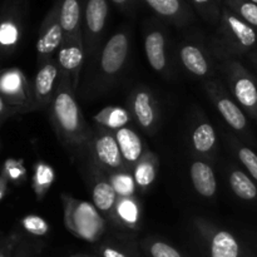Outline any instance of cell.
<instances>
[{
    "label": "cell",
    "mask_w": 257,
    "mask_h": 257,
    "mask_svg": "<svg viewBox=\"0 0 257 257\" xmlns=\"http://www.w3.org/2000/svg\"><path fill=\"white\" fill-rule=\"evenodd\" d=\"M195 226L207 245L210 257H242L241 243L231 232L205 218H196Z\"/></svg>",
    "instance_id": "obj_12"
},
{
    "label": "cell",
    "mask_w": 257,
    "mask_h": 257,
    "mask_svg": "<svg viewBox=\"0 0 257 257\" xmlns=\"http://www.w3.org/2000/svg\"><path fill=\"white\" fill-rule=\"evenodd\" d=\"M251 59H252L253 65H255V68L257 69V53H253V54L251 55Z\"/></svg>",
    "instance_id": "obj_40"
},
{
    "label": "cell",
    "mask_w": 257,
    "mask_h": 257,
    "mask_svg": "<svg viewBox=\"0 0 257 257\" xmlns=\"http://www.w3.org/2000/svg\"><path fill=\"white\" fill-rule=\"evenodd\" d=\"M220 69L233 99L257 122V77L248 72L237 58L221 59Z\"/></svg>",
    "instance_id": "obj_5"
},
{
    "label": "cell",
    "mask_w": 257,
    "mask_h": 257,
    "mask_svg": "<svg viewBox=\"0 0 257 257\" xmlns=\"http://www.w3.org/2000/svg\"><path fill=\"white\" fill-rule=\"evenodd\" d=\"M161 19L176 25L185 27L192 20V10L186 0H142Z\"/></svg>",
    "instance_id": "obj_18"
},
{
    "label": "cell",
    "mask_w": 257,
    "mask_h": 257,
    "mask_svg": "<svg viewBox=\"0 0 257 257\" xmlns=\"http://www.w3.org/2000/svg\"><path fill=\"white\" fill-rule=\"evenodd\" d=\"M59 79L60 70L57 60H48L44 64L39 65L34 83H33L37 109L50 107L55 92H57L58 84H59Z\"/></svg>",
    "instance_id": "obj_14"
},
{
    "label": "cell",
    "mask_w": 257,
    "mask_h": 257,
    "mask_svg": "<svg viewBox=\"0 0 257 257\" xmlns=\"http://www.w3.org/2000/svg\"><path fill=\"white\" fill-rule=\"evenodd\" d=\"M158 165H160V160L157 155L150 150L146 151L145 155L132 170L136 185L140 190H148L155 183L158 173Z\"/></svg>",
    "instance_id": "obj_25"
},
{
    "label": "cell",
    "mask_w": 257,
    "mask_h": 257,
    "mask_svg": "<svg viewBox=\"0 0 257 257\" xmlns=\"http://www.w3.org/2000/svg\"><path fill=\"white\" fill-rule=\"evenodd\" d=\"M55 180V172L52 166L39 161L34 167L32 186L38 200H43Z\"/></svg>",
    "instance_id": "obj_27"
},
{
    "label": "cell",
    "mask_w": 257,
    "mask_h": 257,
    "mask_svg": "<svg viewBox=\"0 0 257 257\" xmlns=\"http://www.w3.org/2000/svg\"><path fill=\"white\" fill-rule=\"evenodd\" d=\"M72 257H95V256H88V255H83V253H77V255H73Z\"/></svg>",
    "instance_id": "obj_41"
},
{
    "label": "cell",
    "mask_w": 257,
    "mask_h": 257,
    "mask_svg": "<svg viewBox=\"0 0 257 257\" xmlns=\"http://www.w3.org/2000/svg\"><path fill=\"white\" fill-rule=\"evenodd\" d=\"M13 114H17V112H15L12 107H9V105L7 104V102L3 99L2 95H0V120L5 119V118H8L9 115Z\"/></svg>",
    "instance_id": "obj_38"
},
{
    "label": "cell",
    "mask_w": 257,
    "mask_h": 257,
    "mask_svg": "<svg viewBox=\"0 0 257 257\" xmlns=\"http://www.w3.org/2000/svg\"><path fill=\"white\" fill-rule=\"evenodd\" d=\"M110 185L114 188L118 197H130L135 196L136 185L135 177L131 171H122V172H113L108 175Z\"/></svg>",
    "instance_id": "obj_31"
},
{
    "label": "cell",
    "mask_w": 257,
    "mask_h": 257,
    "mask_svg": "<svg viewBox=\"0 0 257 257\" xmlns=\"http://www.w3.org/2000/svg\"><path fill=\"white\" fill-rule=\"evenodd\" d=\"M85 49L83 33L79 32L72 37H64L62 47L57 54V63L60 74L69 78L73 89L77 90L80 80L83 63H84Z\"/></svg>",
    "instance_id": "obj_13"
},
{
    "label": "cell",
    "mask_w": 257,
    "mask_h": 257,
    "mask_svg": "<svg viewBox=\"0 0 257 257\" xmlns=\"http://www.w3.org/2000/svg\"><path fill=\"white\" fill-rule=\"evenodd\" d=\"M190 177L193 188L200 196L212 198L217 192V180L212 166L206 161H193L190 167Z\"/></svg>",
    "instance_id": "obj_21"
},
{
    "label": "cell",
    "mask_w": 257,
    "mask_h": 257,
    "mask_svg": "<svg viewBox=\"0 0 257 257\" xmlns=\"http://www.w3.org/2000/svg\"><path fill=\"white\" fill-rule=\"evenodd\" d=\"M196 12L210 24L217 25L221 19L223 0H190Z\"/></svg>",
    "instance_id": "obj_30"
},
{
    "label": "cell",
    "mask_w": 257,
    "mask_h": 257,
    "mask_svg": "<svg viewBox=\"0 0 257 257\" xmlns=\"http://www.w3.org/2000/svg\"><path fill=\"white\" fill-rule=\"evenodd\" d=\"M64 225L75 237L87 242H95L105 231L104 216L93 203L78 200L72 196L62 195Z\"/></svg>",
    "instance_id": "obj_3"
},
{
    "label": "cell",
    "mask_w": 257,
    "mask_h": 257,
    "mask_svg": "<svg viewBox=\"0 0 257 257\" xmlns=\"http://www.w3.org/2000/svg\"><path fill=\"white\" fill-rule=\"evenodd\" d=\"M190 142L193 152L197 156L206 158L213 157L217 150V135L213 125L207 120L198 122L191 133Z\"/></svg>",
    "instance_id": "obj_22"
},
{
    "label": "cell",
    "mask_w": 257,
    "mask_h": 257,
    "mask_svg": "<svg viewBox=\"0 0 257 257\" xmlns=\"http://www.w3.org/2000/svg\"><path fill=\"white\" fill-rule=\"evenodd\" d=\"M108 14H109L108 0H84L82 33L85 55L89 59L94 58L102 43Z\"/></svg>",
    "instance_id": "obj_8"
},
{
    "label": "cell",
    "mask_w": 257,
    "mask_h": 257,
    "mask_svg": "<svg viewBox=\"0 0 257 257\" xmlns=\"http://www.w3.org/2000/svg\"><path fill=\"white\" fill-rule=\"evenodd\" d=\"M7 181H12V182H22L27 177V170H25L24 165L20 160H14V158H9L7 162L3 166V176Z\"/></svg>",
    "instance_id": "obj_35"
},
{
    "label": "cell",
    "mask_w": 257,
    "mask_h": 257,
    "mask_svg": "<svg viewBox=\"0 0 257 257\" xmlns=\"http://www.w3.org/2000/svg\"><path fill=\"white\" fill-rule=\"evenodd\" d=\"M146 248L151 257H186L177 248L161 240L147 241Z\"/></svg>",
    "instance_id": "obj_34"
},
{
    "label": "cell",
    "mask_w": 257,
    "mask_h": 257,
    "mask_svg": "<svg viewBox=\"0 0 257 257\" xmlns=\"http://www.w3.org/2000/svg\"><path fill=\"white\" fill-rule=\"evenodd\" d=\"M257 45V30L223 5L211 52L218 58H237L248 54Z\"/></svg>",
    "instance_id": "obj_2"
},
{
    "label": "cell",
    "mask_w": 257,
    "mask_h": 257,
    "mask_svg": "<svg viewBox=\"0 0 257 257\" xmlns=\"http://www.w3.org/2000/svg\"><path fill=\"white\" fill-rule=\"evenodd\" d=\"M84 0H59V19L64 37L82 32Z\"/></svg>",
    "instance_id": "obj_23"
},
{
    "label": "cell",
    "mask_w": 257,
    "mask_h": 257,
    "mask_svg": "<svg viewBox=\"0 0 257 257\" xmlns=\"http://www.w3.org/2000/svg\"><path fill=\"white\" fill-rule=\"evenodd\" d=\"M100 257H128L119 248L113 247V246L104 245L100 247Z\"/></svg>",
    "instance_id": "obj_36"
},
{
    "label": "cell",
    "mask_w": 257,
    "mask_h": 257,
    "mask_svg": "<svg viewBox=\"0 0 257 257\" xmlns=\"http://www.w3.org/2000/svg\"><path fill=\"white\" fill-rule=\"evenodd\" d=\"M109 2H112L115 7L119 8L123 12L130 13L131 14V13H133V10H135L137 0H109Z\"/></svg>",
    "instance_id": "obj_37"
},
{
    "label": "cell",
    "mask_w": 257,
    "mask_h": 257,
    "mask_svg": "<svg viewBox=\"0 0 257 257\" xmlns=\"http://www.w3.org/2000/svg\"><path fill=\"white\" fill-rule=\"evenodd\" d=\"M20 39V29L17 22L12 19L0 23V47L4 49H13L17 47Z\"/></svg>",
    "instance_id": "obj_32"
},
{
    "label": "cell",
    "mask_w": 257,
    "mask_h": 257,
    "mask_svg": "<svg viewBox=\"0 0 257 257\" xmlns=\"http://www.w3.org/2000/svg\"><path fill=\"white\" fill-rule=\"evenodd\" d=\"M20 225L27 231L28 233L37 237H42V236L48 235L50 232V225L44 220L43 217L38 215H28L22 218Z\"/></svg>",
    "instance_id": "obj_33"
},
{
    "label": "cell",
    "mask_w": 257,
    "mask_h": 257,
    "mask_svg": "<svg viewBox=\"0 0 257 257\" xmlns=\"http://www.w3.org/2000/svg\"><path fill=\"white\" fill-rule=\"evenodd\" d=\"M145 53L148 64L155 72H167V37L161 27L148 28L145 34Z\"/></svg>",
    "instance_id": "obj_17"
},
{
    "label": "cell",
    "mask_w": 257,
    "mask_h": 257,
    "mask_svg": "<svg viewBox=\"0 0 257 257\" xmlns=\"http://www.w3.org/2000/svg\"><path fill=\"white\" fill-rule=\"evenodd\" d=\"M74 93L69 78L60 74L57 92L49 107L50 119L63 143L72 147H84L89 143L90 133Z\"/></svg>",
    "instance_id": "obj_1"
},
{
    "label": "cell",
    "mask_w": 257,
    "mask_h": 257,
    "mask_svg": "<svg viewBox=\"0 0 257 257\" xmlns=\"http://www.w3.org/2000/svg\"><path fill=\"white\" fill-rule=\"evenodd\" d=\"M0 95L17 113L37 109L33 84L19 68H7L0 72Z\"/></svg>",
    "instance_id": "obj_6"
},
{
    "label": "cell",
    "mask_w": 257,
    "mask_h": 257,
    "mask_svg": "<svg viewBox=\"0 0 257 257\" xmlns=\"http://www.w3.org/2000/svg\"><path fill=\"white\" fill-rule=\"evenodd\" d=\"M89 180L92 203L103 216H105V217L112 221L118 196L113 186L110 185L109 178L100 168L95 166Z\"/></svg>",
    "instance_id": "obj_16"
},
{
    "label": "cell",
    "mask_w": 257,
    "mask_h": 257,
    "mask_svg": "<svg viewBox=\"0 0 257 257\" xmlns=\"http://www.w3.org/2000/svg\"><path fill=\"white\" fill-rule=\"evenodd\" d=\"M63 40H64V32L59 19V0H57L40 25L37 40L38 65L52 60L54 53L62 47Z\"/></svg>",
    "instance_id": "obj_11"
},
{
    "label": "cell",
    "mask_w": 257,
    "mask_h": 257,
    "mask_svg": "<svg viewBox=\"0 0 257 257\" xmlns=\"http://www.w3.org/2000/svg\"><path fill=\"white\" fill-rule=\"evenodd\" d=\"M115 140H117L118 146H119L120 153L123 156L125 165L131 171L133 170L138 161L142 158L145 152V145L141 138V136L131 127H123L114 132Z\"/></svg>",
    "instance_id": "obj_19"
},
{
    "label": "cell",
    "mask_w": 257,
    "mask_h": 257,
    "mask_svg": "<svg viewBox=\"0 0 257 257\" xmlns=\"http://www.w3.org/2000/svg\"><path fill=\"white\" fill-rule=\"evenodd\" d=\"M205 90L228 127L240 135L248 137L250 128L247 115L225 87L218 80L207 79L205 82Z\"/></svg>",
    "instance_id": "obj_7"
},
{
    "label": "cell",
    "mask_w": 257,
    "mask_h": 257,
    "mask_svg": "<svg viewBox=\"0 0 257 257\" xmlns=\"http://www.w3.org/2000/svg\"><path fill=\"white\" fill-rule=\"evenodd\" d=\"M228 185L231 191L237 196L240 200L247 202L257 201V183L251 178L250 175L243 172L237 167H232L228 173Z\"/></svg>",
    "instance_id": "obj_26"
},
{
    "label": "cell",
    "mask_w": 257,
    "mask_h": 257,
    "mask_svg": "<svg viewBox=\"0 0 257 257\" xmlns=\"http://www.w3.org/2000/svg\"><path fill=\"white\" fill-rule=\"evenodd\" d=\"M211 49H206L198 42L182 43L180 48V60L187 72L198 78H208L213 75Z\"/></svg>",
    "instance_id": "obj_15"
},
{
    "label": "cell",
    "mask_w": 257,
    "mask_h": 257,
    "mask_svg": "<svg viewBox=\"0 0 257 257\" xmlns=\"http://www.w3.org/2000/svg\"><path fill=\"white\" fill-rule=\"evenodd\" d=\"M231 146L237 160L245 167L251 178L257 183V155L255 151L243 145L237 138H231Z\"/></svg>",
    "instance_id": "obj_28"
},
{
    "label": "cell",
    "mask_w": 257,
    "mask_h": 257,
    "mask_svg": "<svg viewBox=\"0 0 257 257\" xmlns=\"http://www.w3.org/2000/svg\"><path fill=\"white\" fill-rule=\"evenodd\" d=\"M141 216H142L141 203L136 196L118 197L112 222L125 230L137 231L141 225Z\"/></svg>",
    "instance_id": "obj_20"
},
{
    "label": "cell",
    "mask_w": 257,
    "mask_h": 257,
    "mask_svg": "<svg viewBox=\"0 0 257 257\" xmlns=\"http://www.w3.org/2000/svg\"><path fill=\"white\" fill-rule=\"evenodd\" d=\"M132 119L130 110L119 105H108L93 115V120L99 127V130L108 132H117L123 127H127Z\"/></svg>",
    "instance_id": "obj_24"
},
{
    "label": "cell",
    "mask_w": 257,
    "mask_h": 257,
    "mask_svg": "<svg viewBox=\"0 0 257 257\" xmlns=\"http://www.w3.org/2000/svg\"><path fill=\"white\" fill-rule=\"evenodd\" d=\"M8 192V181L4 177H0V201L5 197Z\"/></svg>",
    "instance_id": "obj_39"
},
{
    "label": "cell",
    "mask_w": 257,
    "mask_h": 257,
    "mask_svg": "<svg viewBox=\"0 0 257 257\" xmlns=\"http://www.w3.org/2000/svg\"><path fill=\"white\" fill-rule=\"evenodd\" d=\"M251 2H253V3H255V4H257V0H251Z\"/></svg>",
    "instance_id": "obj_42"
},
{
    "label": "cell",
    "mask_w": 257,
    "mask_h": 257,
    "mask_svg": "<svg viewBox=\"0 0 257 257\" xmlns=\"http://www.w3.org/2000/svg\"><path fill=\"white\" fill-rule=\"evenodd\" d=\"M88 145L90 147L95 166L100 168L103 172H108L109 175L113 172L131 171L123 160L119 146H118L113 132L99 130L94 135L90 136V141Z\"/></svg>",
    "instance_id": "obj_9"
},
{
    "label": "cell",
    "mask_w": 257,
    "mask_h": 257,
    "mask_svg": "<svg viewBox=\"0 0 257 257\" xmlns=\"http://www.w3.org/2000/svg\"><path fill=\"white\" fill-rule=\"evenodd\" d=\"M223 5L257 30V4L255 3L251 0H223Z\"/></svg>",
    "instance_id": "obj_29"
},
{
    "label": "cell",
    "mask_w": 257,
    "mask_h": 257,
    "mask_svg": "<svg viewBox=\"0 0 257 257\" xmlns=\"http://www.w3.org/2000/svg\"><path fill=\"white\" fill-rule=\"evenodd\" d=\"M127 104L131 115L141 130L148 135H153L160 124L161 109L152 90L143 85L135 88Z\"/></svg>",
    "instance_id": "obj_10"
},
{
    "label": "cell",
    "mask_w": 257,
    "mask_h": 257,
    "mask_svg": "<svg viewBox=\"0 0 257 257\" xmlns=\"http://www.w3.org/2000/svg\"><path fill=\"white\" fill-rule=\"evenodd\" d=\"M186 2H187V3H190V0H186Z\"/></svg>",
    "instance_id": "obj_43"
},
{
    "label": "cell",
    "mask_w": 257,
    "mask_h": 257,
    "mask_svg": "<svg viewBox=\"0 0 257 257\" xmlns=\"http://www.w3.org/2000/svg\"><path fill=\"white\" fill-rule=\"evenodd\" d=\"M130 47V33L124 29L115 32L105 42L100 50L95 77L97 90L108 89L117 82L127 64Z\"/></svg>",
    "instance_id": "obj_4"
}]
</instances>
